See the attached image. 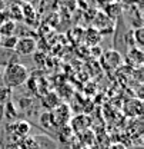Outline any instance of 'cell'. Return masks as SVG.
<instances>
[{
	"label": "cell",
	"mask_w": 144,
	"mask_h": 149,
	"mask_svg": "<svg viewBox=\"0 0 144 149\" xmlns=\"http://www.w3.org/2000/svg\"><path fill=\"white\" fill-rule=\"evenodd\" d=\"M124 113L128 118H140L143 115V100L141 97H133L124 105Z\"/></svg>",
	"instance_id": "cell-6"
},
{
	"label": "cell",
	"mask_w": 144,
	"mask_h": 149,
	"mask_svg": "<svg viewBox=\"0 0 144 149\" xmlns=\"http://www.w3.org/2000/svg\"><path fill=\"white\" fill-rule=\"evenodd\" d=\"M29 1H37V0H29Z\"/></svg>",
	"instance_id": "cell-19"
},
{
	"label": "cell",
	"mask_w": 144,
	"mask_h": 149,
	"mask_svg": "<svg viewBox=\"0 0 144 149\" xmlns=\"http://www.w3.org/2000/svg\"><path fill=\"white\" fill-rule=\"evenodd\" d=\"M16 30V23L14 20H6L0 24V36L1 37H9L14 35Z\"/></svg>",
	"instance_id": "cell-12"
},
{
	"label": "cell",
	"mask_w": 144,
	"mask_h": 149,
	"mask_svg": "<svg viewBox=\"0 0 144 149\" xmlns=\"http://www.w3.org/2000/svg\"><path fill=\"white\" fill-rule=\"evenodd\" d=\"M108 149H127L123 143H114V145H111Z\"/></svg>",
	"instance_id": "cell-16"
},
{
	"label": "cell",
	"mask_w": 144,
	"mask_h": 149,
	"mask_svg": "<svg viewBox=\"0 0 144 149\" xmlns=\"http://www.w3.org/2000/svg\"><path fill=\"white\" fill-rule=\"evenodd\" d=\"M84 40H86V43L90 46V47H96V45L101 40V36H100V33L96 30V29H93V27H89L87 30H86V35H84Z\"/></svg>",
	"instance_id": "cell-11"
},
{
	"label": "cell",
	"mask_w": 144,
	"mask_h": 149,
	"mask_svg": "<svg viewBox=\"0 0 144 149\" xmlns=\"http://www.w3.org/2000/svg\"><path fill=\"white\" fill-rule=\"evenodd\" d=\"M30 79L29 69L21 63H12L3 72V85L7 89H14L24 85Z\"/></svg>",
	"instance_id": "cell-1"
},
{
	"label": "cell",
	"mask_w": 144,
	"mask_h": 149,
	"mask_svg": "<svg viewBox=\"0 0 144 149\" xmlns=\"http://www.w3.org/2000/svg\"><path fill=\"white\" fill-rule=\"evenodd\" d=\"M133 40H134L136 47L143 49V46H144V29L143 27L133 29Z\"/></svg>",
	"instance_id": "cell-13"
},
{
	"label": "cell",
	"mask_w": 144,
	"mask_h": 149,
	"mask_svg": "<svg viewBox=\"0 0 144 149\" xmlns=\"http://www.w3.org/2000/svg\"><path fill=\"white\" fill-rule=\"evenodd\" d=\"M101 66L106 69V70H119L123 65H124V59L120 52L111 49V50H106L103 55H101Z\"/></svg>",
	"instance_id": "cell-4"
},
{
	"label": "cell",
	"mask_w": 144,
	"mask_h": 149,
	"mask_svg": "<svg viewBox=\"0 0 144 149\" xmlns=\"http://www.w3.org/2000/svg\"><path fill=\"white\" fill-rule=\"evenodd\" d=\"M17 43V37L16 36H9V37H1L0 40V45L6 49H13L14 50V46Z\"/></svg>",
	"instance_id": "cell-14"
},
{
	"label": "cell",
	"mask_w": 144,
	"mask_h": 149,
	"mask_svg": "<svg viewBox=\"0 0 144 149\" xmlns=\"http://www.w3.org/2000/svg\"><path fill=\"white\" fill-rule=\"evenodd\" d=\"M29 132H30V125H29L27 122H24V120L16 122V123L10 125V133H12L13 136L19 138L20 141H21L23 138H27Z\"/></svg>",
	"instance_id": "cell-9"
},
{
	"label": "cell",
	"mask_w": 144,
	"mask_h": 149,
	"mask_svg": "<svg viewBox=\"0 0 144 149\" xmlns=\"http://www.w3.org/2000/svg\"><path fill=\"white\" fill-rule=\"evenodd\" d=\"M101 1H103V3H104V6H106V4H108V3H113V1H116V0H101Z\"/></svg>",
	"instance_id": "cell-18"
},
{
	"label": "cell",
	"mask_w": 144,
	"mask_h": 149,
	"mask_svg": "<svg viewBox=\"0 0 144 149\" xmlns=\"http://www.w3.org/2000/svg\"><path fill=\"white\" fill-rule=\"evenodd\" d=\"M70 129L73 132H77V133H83L89 129L90 126V118L87 115H76V116H72L70 119Z\"/></svg>",
	"instance_id": "cell-8"
},
{
	"label": "cell",
	"mask_w": 144,
	"mask_h": 149,
	"mask_svg": "<svg viewBox=\"0 0 144 149\" xmlns=\"http://www.w3.org/2000/svg\"><path fill=\"white\" fill-rule=\"evenodd\" d=\"M0 40H1V36H0Z\"/></svg>",
	"instance_id": "cell-20"
},
{
	"label": "cell",
	"mask_w": 144,
	"mask_h": 149,
	"mask_svg": "<svg viewBox=\"0 0 144 149\" xmlns=\"http://www.w3.org/2000/svg\"><path fill=\"white\" fill-rule=\"evenodd\" d=\"M121 10H123L121 3H119V1H113V3H108V4L104 6V10H103V12H104L111 20H116L117 17L121 16V13H123Z\"/></svg>",
	"instance_id": "cell-10"
},
{
	"label": "cell",
	"mask_w": 144,
	"mask_h": 149,
	"mask_svg": "<svg viewBox=\"0 0 144 149\" xmlns=\"http://www.w3.org/2000/svg\"><path fill=\"white\" fill-rule=\"evenodd\" d=\"M50 118H52V126L64 128L69 125L72 119V109L67 103H60L53 111H50Z\"/></svg>",
	"instance_id": "cell-2"
},
{
	"label": "cell",
	"mask_w": 144,
	"mask_h": 149,
	"mask_svg": "<svg viewBox=\"0 0 144 149\" xmlns=\"http://www.w3.org/2000/svg\"><path fill=\"white\" fill-rule=\"evenodd\" d=\"M40 125L43 128H53L52 126V118H50V112H44L40 115Z\"/></svg>",
	"instance_id": "cell-15"
},
{
	"label": "cell",
	"mask_w": 144,
	"mask_h": 149,
	"mask_svg": "<svg viewBox=\"0 0 144 149\" xmlns=\"http://www.w3.org/2000/svg\"><path fill=\"white\" fill-rule=\"evenodd\" d=\"M4 7H6V1L4 0H0V12H3Z\"/></svg>",
	"instance_id": "cell-17"
},
{
	"label": "cell",
	"mask_w": 144,
	"mask_h": 149,
	"mask_svg": "<svg viewBox=\"0 0 144 149\" xmlns=\"http://www.w3.org/2000/svg\"><path fill=\"white\" fill-rule=\"evenodd\" d=\"M93 29H96L100 36H106V35H110L114 32V27H116V23L114 20L108 17L107 15L101 10V12H97L94 15V19H93Z\"/></svg>",
	"instance_id": "cell-3"
},
{
	"label": "cell",
	"mask_w": 144,
	"mask_h": 149,
	"mask_svg": "<svg viewBox=\"0 0 144 149\" xmlns=\"http://www.w3.org/2000/svg\"><path fill=\"white\" fill-rule=\"evenodd\" d=\"M37 49V42L30 36L17 37V43L14 46V50L21 56H29L34 53Z\"/></svg>",
	"instance_id": "cell-5"
},
{
	"label": "cell",
	"mask_w": 144,
	"mask_h": 149,
	"mask_svg": "<svg viewBox=\"0 0 144 149\" xmlns=\"http://www.w3.org/2000/svg\"><path fill=\"white\" fill-rule=\"evenodd\" d=\"M143 49H138V47H131L128 49V53L126 56V63L128 65V68H133V69H141L143 66Z\"/></svg>",
	"instance_id": "cell-7"
}]
</instances>
